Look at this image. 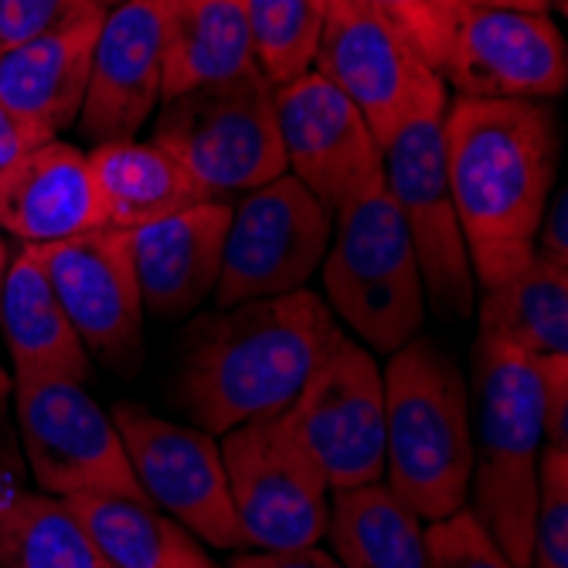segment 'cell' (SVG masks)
I'll return each instance as SVG.
<instances>
[{"label": "cell", "instance_id": "cell-1", "mask_svg": "<svg viewBox=\"0 0 568 568\" xmlns=\"http://www.w3.org/2000/svg\"><path fill=\"white\" fill-rule=\"evenodd\" d=\"M446 178L474 280L497 290L535 260L555 191L558 126L535 99H463L443 116Z\"/></svg>", "mask_w": 568, "mask_h": 568}, {"label": "cell", "instance_id": "cell-2", "mask_svg": "<svg viewBox=\"0 0 568 568\" xmlns=\"http://www.w3.org/2000/svg\"><path fill=\"white\" fill-rule=\"evenodd\" d=\"M341 334L324 296L306 286L215 310L181 337L174 402L212 436L283 416Z\"/></svg>", "mask_w": 568, "mask_h": 568}, {"label": "cell", "instance_id": "cell-3", "mask_svg": "<svg viewBox=\"0 0 568 568\" xmlns=\"http://www.w3.org/2000/svg\"><path fill=\"white\" fill-rule=\"evenodd\" d=\"M385 382V484L423 521L467 504L474 470L470 385L456 357L433 337L405 341Z\"/></svg>", "mask_w": 568, "mask_h": 568}, {"label": "cell", "instance_id": "cell-4", "mask_svg": "<svg viewBox=\"0 0 568 568\" xmlns=\"http://www.w3.org/2000/svg\"><path fill=\"white\" fill-rule=\"evenodd\" d=\"M470 385L474 514L514 568H531L538 456L545 449V402L535 361L504 341L477 334Z\"/></svg>", "mask_w": 568, "mask_h": 568}, {"label": "cell", "instance_id": "cell-5", "mask_svg": "<svg viewBox=\"0 0 568 568\" xmlns=\"http://www.w3.org/2000/svg\"><path fill=\"white\" fill-rule=\"evenodd\" d=\"M321 266L324 303L368 351L395 354L423 334L426 290L419 260L385 184L334 215L331 248Z\"/></svg>", "mask_w": 568, "mask_h": 568}, {"label": "cell", "instance_id": "cell-6", "mask_svg": "<svg viewBox=\"0 0 568 568\" xmlns=\"http://www.w3.org/2000/svg\"><path fill=\"white\" fill-rule=\"evenodd\" d=\"M150 143L168 150L212 197L245 194L286 174L273 85L263 72L164 99Z\"/></svg>", "mask_w": 568, "mask_h": 568}, {"label": "cell", "instance_id": "cell-7", "mask_svg": "<svg viewBox=\"0 0 568 568\" xmlns=\"http://www.w3.org/2000/svg\"><path fill=\"white\" fill-rule=\"evenodd\" d=\"M314 72L354 102L382 150L408 120L449 106L419 44L368 0H327Z\"/></svg>", "mask_w": 568, "mask_h": 568}, {"label": "cell", "instance_id": "cell-8", "mask_svg": "<svg viewBox=\"0 0 568 568\" xmlns=\"http://www.w3.org/2000/svg\"><path fill=\"white\" fill-rule=\"evenodd\" d=\"M222 463L245 548L296 551L324 538L331 484L303 443L290 408L283 416L225 433Z\"/></svg>", "mask_w": 568, "mask_h": 568}, {"label": "cell", "instance_id": "cell-9", "mask_svg": "<svg viewBox=\"0 0 568 568\" xmlns=\"http://www.w3.org/2000/svg\"><path fill=\"white\" fill-rule=\"evenodd\" d=\"M334 219L293 174L252 187L232 204L215 310L296 293L324 263Z\"/></svg>", "mask_w": 568, "mask_h": 568}, {"label": "cell", "instance_id": "cell-10", "mask_svg": "<svg viewBox=\"0 0 568 568\" xmlns=\"http://www.w3.org/2000/svg\"><path fill=\"white\" fill-rule=\"evenodd\" d=\"M443 116L446 110L408 120L382 150V164L385 191L416 248L426 300L439 317L463 321L474 314L477 280L449 194Z\"/></svg>", "mask_w": 568, "mask_h": 568}, {"label": "cell", "instance_id": "cell-11", "mask_svg": "<svg viewBox=\"0 0 568 568\" xmlns=\"http://www.w3.org/2000/svg\"><path fill=\"white\" fill-rule=\"evenodd\" d=\"M11 395L31 474L44 494H106L150 504L113 419L79 382H14Z\"/></svg>", "mask_w": 568, "mask_h": 568}, {"label": "cell", "instance_id": "cell-12", "mask_svg": "<svg viewBox=\"0 0 568 568\" xmlns=\"http://www.w3.org/2000/svg\"><path fill=\"white\" fill-rule=\"evenodd\" d=\"M290 416L331 490L385 480V382L361 341L341 334L327 347Z\"/></svg>", "mask_w": 568, "mask_h": 568}, {"label": "cell", "instance_id": "cell-13", "mask_svg": "<svg viewBox=\"0 0 568 568\" xmlns=\"http://www.w3.org/2000/svg\"><path fill=\"white\" fill-rule=\"evenodd\" d=\"M110 419L123 439L133 477L153 507L168 510L178 525L212 548H245L229 494L222 446L212 433L168 423L133 402L113 405Z\"/></svg>", "mask_w": 568, "mask_h": 568}, {"label": "cell", "instance_id": "cell-14", "mask_svg": "<svg viewBox=\"0 0 568 568\" xmlns=\"http://www.w3.org/2000/svg\"><path fill=\"white\" fill-rule=\"evenodd\" d=\"M34 252L89 357L120 378H133L143 365V296L130 232L92 229L34 245Z\"/></svg>", "mask_w": 568, "mask_h": 568}, {"label": "cell", "instance_id": "cell-15", "mask_svg": "<svg viewBox=\"0 0 568 568\" xmlns=\"http://www.w3.org/2000/svg\"><path fill=\"white\" fill-rule=\"evenodd\" d=\"M276 126L286 153V174L314 194L331 219L354 197L385 184L382 146L354 102L324 75L276 85Z\"/></svg>", "mask_w": 568, "mask_h": 568}, {"label": "cell", "instance_id": "cell-16", "mask_svg": "<svg viewBox=\"0 0 568 568\" xmlns=\"http://www.w3.org/2000/svg\"><path fill=\"white\" fill-rule=\"evenodd\" d=\"M463 99H555L568 85V51L548 11L467 4L439 65Z\"/></svg>", "mask_w": 568, "mask_h": 568}, {"label": "cell", "instance_id": "cell-17", "mask_svg": "<svg viewBox=\"0 0 568 568\" xmlns=\"http://www.w3.org/2000/svg\"><path fill=\"white\" fill-rule=\"evenodd\" d=\"M164 4L168 0H126L102 18L79 113V130L92 146L136 140L158 110L164 85Z\"/></svg>", "mask_w": 568, "mask_h": 568}, {"label": "cell", "instance_id": "cell-18", "mask_svg": "<svg viewBox=\"0 0 568 568\" xmlns=\"http://www.w3.org/2000/svg\"><path fill=\"white\" fill-rule=\"evenodd\" d=\"M229 219L232 204L225 197H212L130 232L143 314L158 321H184L215 293Z\"/></svg>", "mask_w": 568, "mask_h": 568}, {"label": "cell", "instance_id": "cell-19", "mask_svg": "<svg viewBox=\"0 0 568 568\" xmlns=\"http://www.w3.org/2000/svg\"><path fill=\"white\" fill-rule=\"evenodd\" d=\"M92 229H102V212L79 146L48 140L0 171V232L44 245Z\"/></svg>", "mask_w": 568, "mask_h": 568}, {"label": "cell", "instance_id": "cell-20", "mask_svg": "<svg viewBox=\"0 0 568 568\" xmlns=\"http://www.w3.org/2000/svg\"><path fill=\"white\" fill-rule=\"evenodd\" d=\"M102 18L0 48V102L44 143L79 123Z\"/></svg>", "mask_w": 568, "mask_h": 568}, {"label": "cell", "instance_id": "cell-21", "mask_svg": "<svg viewBox=\"0 0 568 568\" xmlns=\"http://www.w3.org/2000/svg\"><path fill=\"white\" fill-rule=\"evenodd\" d=\"M0 331L14 361V382H92V357L51 290L34 245L11 255L0 293Z\"/></svg>", "mask_w": 568, "mask_h": 568}, {"label": "cell", "instance_id": "cell-22", "mask_svg": "<svg viewBox=\"0 0 568 568\" xmlns=\"http://www.w3.org/2000/svg\"><path fill=\"white\" fill-rule=\"evenodd\" d=\"M89 171L102 212V229L133 232L158 219L212 201L168 150L150 140L99 143L89 153Z\"/></svg>", "mask_w": 568, "mask_h": 568}, {"label": "cell", "instance_id": "cell-23", "mask_svg": "<svg viewBox=\"0 0 568 568\" xmlns=\"http://www.w3.org/2000/svg\"><path fill=\"white\" fill-rule=\"evenodd\" d=\"M255 69L242 0H168L161 102Z\"/></svg>", "mask_w": 568, "mask_h": 568}, {"label": "cell", "instance_id": "cell-24", "mask_svg": "<svg viewBox=\"0 0 568 568\" xmlns=\"http://www.w3.org/2000/svg\"><path fill=\"white\" fill-rule=\"evenodd\" d=\"M62 500L110 568H219L184 525L153 504L106 494Z\"/></svg>", "mask_w": 568, "mask_h": 568}, {"label": "cell", "instance_id": "cell-25", "mask_svg": "<svg viewBox=\"0 0 568 568\" xmlns=\"http://www.w3.org/2000/svg\"><path fill=\"white\" fill-rule=\"evenodd\" d=\"M324 535L344 568H426V525L385 480L331 490Z\"/></svg>", "mask_w": 568, "mask_h": 568}, {"label": "cell", "instance_id": "cell-26", "mask_svg": "<svg viewBox=\"0 0 568 568\" xmlns=\"http://www.w3.org/2000/svg\"><path fill=\"white\" fill-rule=\"evenodd\" d=\"M484 337L504 341L528 357H568V266L535 252V260L480 300Z\"/></svg>", "mask_w": 568, "mask_h": 568}, {"label": "cell", "instance_id": "cell-27", "mask_svg": "<svg viewBox=\"0 0 568 568\" xmlns=\"http://www.w3.org/2000/svg\"><path fill=\"white\" fill-rule=\"evenodd\" d=\"M0 568H110L62 497L0 480Z\"/></svg>", "mask_w": 568, "mask_h": 568}, {"label": "cell", "instance_id": "cell-28", "mask_svg": "<svg viewBox=\"0 0 568 568\" xmlns=\"http://www.w3.org/2000/svg\"><path fill=\"white\" fill-rule=\"evenodd\" d=\"M255 69L276 89L314 69L327 0H242Z\"/></svg>", "mask_w": 568, "mask_h": 568}, {"label": "cell", "instance_id": "cell-29", "mask_svg": "<svg viewBox=\"0 0 568 568\" xmlns=\"http://www.w3.org/2000/svg\"><path fill=\"white\" fill-rule=\"evenodd\" d=\"M382 14L398 21L408 38L419 44V51L429 59V65L439 72L446 48L456 28V14L467 4L480 8H518V11H548L551 0H368Z\"/></svg>", "mask_w": 568, "mask_h": 568}, {"label": "cell", "instance_id": "cell-30", "mask_svg": "<svg viewBox=\"0 0 568 568\" xmlns=\"http://www.w3.org/2000/svg\"><path fill=\"white\" fill-rule=\"evenodd\" d=\"M531 568H568V449L555 446L538 456Z\"/></svg>", "mask_w": 568, "mask_h": 568}, {"label": "cell", "instance_id": "cell-31", "mask_svg": "<svg viewBox=\"0 0 568 568\" xmlns=\"http://www.w3.org/2000/svg\"><path fill=\"white\" fill-rule=\"evenodd\" d=\"M426 568H514L470 504L426 528Z\"/></svg>", "mask_w": 568, "mask_h": 568}, {"label": "cell", "instance_id": "cell-32", "mask_svg": "<svg viewBox=\"0 0 568 568\" xmlns=\"http://www.w3.org/2000/svg\"><path fill=\"white\" fill-rule=\"evenodd\" d=\"M92 14H106L102 0H0V48L72 28Z\"/></svg>", "mask_w": 568, "mask_h": 568}, {"label": "cell", "instance_id": "cell-33", "mask_svg": "<svg viewBox=\"0 0 568 568\" xmlns=\"http://www.w3.org/2000/svg\"><path fill=\"white\" fill-rule=\"evenodd\" d=\"M541 378L545 446L568 449V357H531Z\"/></svg>", "mask_w": 568, "mask_h": 568}, {"label": "cell", "instance_id": "cell-34", "mask_svg": "<svg viewBox=\"0 0 568 568\" xmlns=\"http://www.w3.org/2000/svg\"><path fill=\"white\" fill-rule=\"evenodd\" d=\"M535 252L568 266V191L558 184L545 204V215L535 235Z\"/></svg>", "mask_w": 568, "mask_h": 568}, {"label": "cell", "instance_id": "cell-35", "mask_svg": "<svg viewBox=\"0 0 568 568\" xmlns=\"http://www.w3.org/2000/svg\"><path fill=\"white\" fill-rule=\"evenodd\" d=\"M229 568H344L331 551L296 548V551H242Z\"/></svg>", "mask_w": 568, "mask_h": 568}, {"label": "cell", "instance_id": "cell-36", "mask_svg": "<svg viewBox=\"0 0 568 568\" xmlns=\"http://www.w3.org/2000/svg\"><path fill=\"white\" fill-rule=\"evenodd\" d=\"M44 140L24 123L18 120L4 102H0V171H4L8 164L21 161L24 153H31L34 146H41Z\"/></svg>", "mask_w": 568, "mask_h": 568}, {"label": "cell", "instance_id": "cell-37", "mask_svg": "<svg viewBox=\"0 0 568 568\" xmlns=\"http://www.w3.org/2000/svg\"><path fill=\"white\" fill-rule=\"evenodd\" d=\"M11 392H14V382L0 372V416H4V408H8V398H11Z\"/></svg>", "mask_w": 568, "mask_h": 568}, {"label": "cell", "instance_id": "cell-38", "mask_svg": "<svg viewBox=\"0 0 568 568\" xmlns=\"http://www.w3.org/2000/svg\"><path fill=\"white\" fill-rule=\"evenodd\" d=\"M8 266H11V252H8V242L0 239V293H4V276H8Z\"/></svg>", "mask_w": 568, "mask_h": 568}, {"label": "cell", "instance_id": "cell-39", "mask_svg": "<svg viewBox=\"0 0 568 568\" xmlns=\"http://www.w3.org/2000/svg\"><path fill=\"white\" fill-rule=\"evenodd\" d=\"M120 4H126V0H102V8H106V11H113V8H120Z\"/></svg>", "mask_w": 568, "mask_h": 568}]
</instances>
